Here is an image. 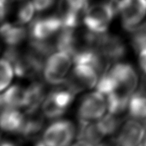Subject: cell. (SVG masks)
<instances>
[{"label":"cell","instance_id":"cell-1","mask_svg":"<svg viewBox=\"0 0 146 146\" xmlns=\"http://www.w3.org/2000/svg\"><path fill=\"white\" fill-rule=\"evenodd\" d=\"M117 3L109 0L90 4L83 15L84 27L98 35L107 32L114 16L118 13Z\"/></svg>","mask_w":146,"mask_h":146},{"label":"cell","instance_id":"cell-2","mask_svg":"<svg viewBox=\"0 0 146 146\" xmlns=\"http://www.w3.org/2000/svg\"><path fill=\"white\" fill-rule=\"evenodd\" d=\"M64 29L57 14L41 17L30 23L29 32L31 41L46 45L53 52L57 51V35Z\"/></svg>","mask_w":146,"mask_h":146},{"label":"cell","instance_id":"cell-3","mask_svg":"<svg viewBox=\"0 0 146 146\" xmlns=\"http://www.w3.org/2000/svg\"><path fill=\"white\" fill-rule=\"evenodd\" d=\"M74 64L72 56L66 51L57 50L46 58L42 74L49 84H63Z\"/></svg>","mask_w":146,"mask_h":146},{"label":"cell","instance_id":"cell-4","mask_svg":"<svg viewBox=\"0 0 146 146\" xmlns=\"http://www.w3.org/2000/svg\"><path fill=\"white\" fill-rule=\"evenodd\" d=\"M63 84L64 86H59L48 93L42 103L41 110L46 119L60 118L72 103L76 94L64 83Z\"/></svg>","mask_w":146,"mask_h":146},{"label":"cell","instance_id":"cell-5","mask_svg":"<svg viewBox=\"0 0 146 146\" xmlns=\"http://www.w3.org/2000/svg\"><path fill=\"white\" fill-rule=\"evenodd\" d=\"M100 79L97 70L86 63H74L64 84L76 94L95 88Z\"/></svg>","mask_w":146,"mask_h":146},{"label":"cell","instance_id":"cell-6","mask_svg":"<svg viewBox=\"0 0 146 146\" xmlns=\"http://www.w3.org/2000/svg\"><path fill=\"white\" fill-rule=\"evenodd\" d=\"M108 111L107 98L98 90L87 94L82 98L78 108L81 123H93L101 119Z\"/></svg>","mask_w":146,"mask_h":146},{"label":"cell","instance_id":"cell-7","mask_svg":"<svg viewBox=\"0 0 146 146\" xmlns=\"http://www.w3.org/2000/svg\"><path fill=\"white\" fill-rule=\"evenodd\" d=\"M76 134V127L71 121L58 119L46 127L42 140L46 146H70Z\"/></svg>","mask_w":146,"mask_h":146},{"label":"cell","instance_id":"cell-8","mask_svg":"<svg viewBox=\"0 0 146 146\" xmlns=\"http://www.w3.org/2000/svg\"><path fill=\"white\" fill-rule=\"evenodd\" d=\"M117 11L124 29L131 32L145 17L146 0H119Z\"/></svg>","mask_w":146,"mask_h":146},{"label":"cell","instance_id":"cell-9","mask_svg":"<svg viewBox=\"0 0 146 146\" xmlns=\"http://www.w3.org/2000/svg\"><path fill=\"white\" fill-rule=\"evenodd\" d=\"M96 49L111 64L119 62L127 53L123 41L116 35L107 32L99 35Z\"/></svg>","mask_w":146,"mask_h":146},{"label":"cell","instance_id":"cell-10","mask_svg":"<svg viewBox=\"0 0 146 146\" xmlns=\"http://www.w3.org/2000/svg\"><path fill=\"white\" fill-rule=\"evenodd\" d=\"M145 135V125L131 119L122 124L115 138L120 146H142Z\"/></svg>","mask_w":146,"mask_h":146},{"label":"cell","instance_id":"cell-11","mask_svg":"<svg viewBox=\"0 0 146 146\" xmlns=\"http://www.w3.org/2000/svg\"><path fill=\"white\" fill-rule=\"evenodd\" d=\"M1 34L7 47H18L29 37V29L25 25L12 21L3 24Z\"/></svg>","mask_w":146,"mask_h":146},{"label":"cell","instance_id":"cell-12","mask_svg":"<svg viewBox=\"0 0 146 146\" xmlns=\"http://www.w3.org/2000/svg\"><path fill=\"white\" fill-rule=\"evenodd\" d=\"M1 106L2 108H26L27 96L26 88L19 85H13L2 91Z\"/></svg>","mask_w":146,"mask_h":146},{"label":"cell","instance_id":"cell-13","mask_svg":"<svg viewBox=\"0 0 146 146\" xmlns=\"http://www.w3.org/2000/svg\"><path fill=\"white\" fill-rule=\"evenodd\" d=\"M25 115L18 108H2L1 127L7 133H21Z\"/></svg>","mask_w":146,"mask_h":146},{"label":"cell","instance_id":"cell-14","mask_svg":"<svg viewBox=\"0 0 146 146\" xmlns=\"http://www.w3.org/2000/svg\"><path fill=\"white\" fill-rule=\"evenodd\" d=\"M78 132L79 140H83L86 142L97 146L103 141L105 135L100 129L97 122L93 123H81Z\"/></svg>","mask_w":146,"mask_h":146},{"label":"cell","instance_id":"cell-15","mask_svg":"<svg viewBox=\"0 0 146 146\" xmlns=\"http://www.w3.org/2000/svg\"><path fill=\"white\" fill-rule=\"evenodd\" d=\"M130 117L146 126V95L139 90L133 94L129 102L128 109Z\"/></svg>","mask_w":146,"mask_h":146},{"label":"cell","instance_id":"cell-16","mask_svg":"<svg viewBox=\"0 0 146 146\" xmlns=\"http://www.w3.org/2000/svg\"><path fill=\"white\" fill-rule=\"evenodd\" d=\"M46 95L47 94L46 93V88L43 83H39L38 81H35L31 83V85L26 88V111L39 108Z\"/></svg>","mask_w":146,"mask_h":146},{"label":"cell","instance_id":"cell-17","mask_svg":"<svg viewBox=\"0 0 146 146\" xmlns=\"http://www.w3.org/2000/svg\"><path fill=\"white\" fill-rule=\"evenodd\" d=\"M119 115H115L108 112L101 119L97 121L100 129L105 137L112 135L115 132L119 131L123 124Z\"/></svg>","mask_w":146,"mask_h":146},{"label":"cell","instance_id":"cell-18","mask_svg":"<svg viewBox=\"0 0 146 146\" xmlns=\"http://www.w3.org/2000/svg\"><path fill=\"white\" fill-rule=\"evenodd\" d=\"M15 74L13 64L7 57H3L1 60V80H0V90L3 91L9 87Z\"/></svg>","mask_w":146,"mask_h":146},{"label":"cell","instance_id":"cell-19","mask_svg":"<svg viewBox=\"0 0 146 146\" xmlns=\"http://www.w3.org/2000/svg\"><path fill=\"white\" fill-rule=\"evenodd\" d=\"M131 38L133 46L137 50L146 46V21L141 22L139 25L131 31Z\"/></svg>","mask_w":146,"mask_h":146},{"label":"cell","instance_id":"cell-20","mask_svg":"<svg viewBox=\"0 0 146 146\" xmlns=\"http://www.w3.org/2000/svg\"><path fill=\"white\" fill-rule=\"evenodd\" d=\"M35 7V11L42 13L46 11L57 3V0H32Z\"/></svg>","mask_w":146,"mask_h":146},{"label":"cell","instance_id":"cell-21","mask_svg":"<svg viewBox=\"0 0 146 146\" xmlns=\"http://www.w3.org/2000/svg\"><path fill=\"white\" fill-rule=\"evenodd\" d=\"M137 52L138 54V64L140 68L146 75V46L138 49Z\"/></svg>","mask_w":146,"mask_h":146},{"label":"cell","instance_id":"cell-22","mask_svg":"<svg viewBox=\"0 0 146 146\" xmlns=\"http://www.w3.org/2000/svg\"><path fill=\"white\" fill-rule=\"evenodd\" d=\"M1 146H19V145L17 143L10 141V140H3V141H2Z\"/></svg>","mask_w":146,"mask_h":146},{"label":"cell","instance_id":"cell-23","mask_svg":"<svg viewBox=\"0 0 146 146\" xmlns=\"http://www.w3.org/2000/svg\"><path fill=\"white\" fill-rule=\"evenodd\" d=\"M72 146H94L90 144V143L86 142L85 141H83V140H79L76 143H75L74 145H72Z\"/></svg>","mask_w":146,"mask_h":146},{"label":"cell","instance_id":"cell-24","mask_svg":"<svg viewBox=\"0 0 146 146\" xmlns=\"http://www.w3.org/2000/svg\"><path fill=\"white\" fill-rule=\"evenodd\" d=\"M143 146H146V135L145 137V140H144V142H143Z\"/></svg>","mask_w":146,"mask_h":146},{"label":"cell","instance_id":"cell-25","mask_svg":"<svg viewBox=\"0 0 146 146\" xmlns=\"http://www.w3.org/2000/svg\"><path fill=\"white\" fill-rule=\"evenodd\" d=\"M7 1H9V0H1V3H3V2H7Z\"/></svg>","mask_w":146,"mask_h":146},{"label":"cell","instance_id":"cell-26","mask_svg":"<svg viewBox=\"0 0 146 146\" xmlns=\"http://www.w3.org/2000/svg\"><path fill=\"white\" fill-rule=\"evenodd\" d=\"M142 146H143V145H142Z\"/></svg>","mask_w":146,"mask_h":146}]
</instances>
